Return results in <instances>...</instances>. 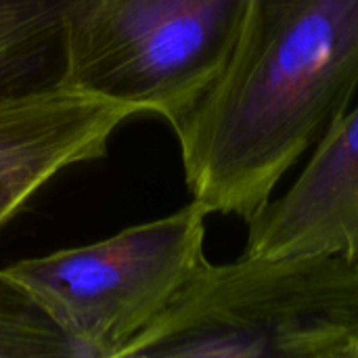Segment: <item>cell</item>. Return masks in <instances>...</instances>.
<instances>
[{
  "mask_svg": "<svg viewBox=\"0 0 358 358\" xmlns=\"http://www.w3.org/2000/svg\"><path fill=\"white\" fill-rule=\"evenodd\" d=\"M358 84V0H245L216 78L174 126L210 214L250 220Z\"/></svg>",
  "mask_w": 358,
  "mask_h": 358,
  "instance_id": "1",
  "label": "cell"
},
{
  "mask_svg": "<svg viewBox=\"0 0 358 358\" xmlns=\"http://www.w3.org/2000/svg\"><path fill=\"white\" fill-rule=\"evenodd\" d=\"M0 358H76V350L34 296L0 271Z\"/></svg>",
  "mask_w": 358,
  "mask_h": 358,
  "instance_id": "8",
  "label": "cell"
},
{
  "mask_svg": "<svg viewBox=\"0 0 358 358\" xmlns=\"http://www.w3.org/2000/svg\"><path fill=\"white\" fill-rule=\"evenodd\" d=\"M245 0H71L61 82L172 128L220 71Z\"/></svg>",
  "mask_w": 358,
  "mask_h": 358,
  "instance_id": "3",
  "label": "cell"
},
{
  "mask_svg": "<svg viewBox=\"0 0 358 358\" xmlns=\"http://www.w3.org/2000/svg\"><path fill=\"white\" fill-rule=\"evenodd\" d=\"M138 111L59 82L0 96V227L65 168L99 159Z\"/></svg>",
  "mask_w": 358,
  "mask_h": 358,
  "instance_id": "5",
  "label": "cell"
},
{
  "mask_svg": "<svg viewBox=\"0 0 358 358\" xmlns=\"http://www.w3.org/2000/svg\"><path fill=\"white\" fill-rule=\"evenodd\" d=\"M130 357L358 358V264L338 254L206 260Z\"/></svg>",
  "mask_w": 358,
  "mask_h": 358,
  "instance_id": "2",
  "label": "cell"
},
{
  "mask_svg": "<svg viewBox=\"0 0 358 358\" xmlns=\"http://www.w3.org/2000/svg\"><path fill=\"white\" fill-rule=\"evenodd\" d=\"M248 224L245 254H338L358 264V107L329 124L289 191Z\"/></svg>",
  "mask_w": 358,
  "mask_h": 358,
  "instance_id": "6",
  "label": "cell"
},
{
  "mask_svg": "<svg viewBox=\"0 0 358 358\" xmlns=\"http://www.w3.org/2000/svg\"><path fill=\"white\" fill-rule=\"evenodd\" d=\"M208 214L193 199L159 220L19 260L6 273L55 321L76 358H124L206 262Z\"/></svg>",
  "mask_w": 358,
  "mask_h": 358,
  "instance_id": "4",
  "label": "cell"
},
{
  "mask_svg": "<svg viewBox=\"0 0 358 358\" xmlns=\"http://www.w3.org/2000/svg\"><path fill=\"white\" fill-rule=\"evenodd\" d=\"M69 2L0 0V96L61 82L63 19Z\"/></svg>",
  "mask_w": 358,
  "mask_h": 358,
  "instance_id": "7",
  "label": "cell"
}]
</instances>
